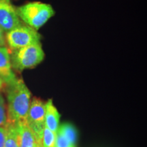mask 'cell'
Segmentation results:
<instances>
[{
  "mask_svg": "<svg viewBox=\"0 0 147 147\" xmlns=\"http://www.w3.org/2000/svg\"><path fill=\"white\" fill-rule=\"evenodd\" d=\"M0 78L7 85L17 80L10 60V52L5 47H0Z\"/></svg>",
  "mask_w": 147,
  "mask_h": 147,
  "instance_id": "52a82bcc",
  "label": "cell"
},
{
  "mask_svg": "<svg viewBox=\"0 0 147 147\" xmlns=\"http://www.w3.org/2000/svg\"><path fill=\"white\" fill-rule=\"evenodd\" d=\"M18 134L19 147H36L38 142L34 134L27 125L26 121L14 124Z\"/></svg>",
  "mask_w": 147,
  "mask_h": 147,
  "instance_id": "ba28073f",
  "label": "cell"
},
{
  "mask_svg": "<svg viewBox=\"0 0 147 147\" xmlns=\"http://www.w3.org/2000/svg\"><path fill=\"white\" fill-rule=\"evenodd\" d=\"M5 45H6V42L5 39L4 31L0 26V47H5Z\"/></svg>",
  "mask_w": 147,
  "mask_h": 147,
  "instance_id": "2e32d148",
  "label": "cell"
},
{
  "mask_svg": "<svg viewBox=\"0 0 147 147\" xmlns=\"http://www.w3.org/2000/svg\"><path fill=\"white\" fill-rule=\"evenodd\" d=\"M8 123L26 121L31 104V92L22 79L8 85Z\"/></svg>",
  "mask_w": 147,
  "mask_h": 147,
  "instance_id": "6da1fadb",
  "label": "cell"
},
{
  "mask_svg": "<svg viewBox=\"0 0 147 147\" xmlns=\"http://www.w3.org/2000/svg\"><path fill=\"white\" fill-rule=\"evenodd\" d=\"M6 138L3 147H19L18 134L15 125L12 123H7Z\"/></svg>",
  "mask_w": 147,
  "mask_h": 147,
  "instance_id": "8fae6325",
  "label": "cell"
},
{
  "mask_svg": "<svg viewBox=\"0 0 147 147\" xmlns=\"http://www.w3.org/2000/svg\"><path fill=\"white\" fill-rule=\"evenodd\" d=\"M45 52L40 43L12 50L10 60L12 69L23 71L36 67L45 59Z\"/></svg>",
  "mask_w": 147,
  "mask_h": 147,
  "instance_id": "3957f363",
  "label": "cell"
},
{
  "mask_svg": "<svg viewBox=\"0 0 147 147\" xmlns=\"http://www.w3.org/2000/svg\"><path fill=\"white\" fill-rule=\"evenodd\" d=\"M57 133L45 127L42 138V144L43 147H55L56 144Z\"/></svg>",
  "mask_w": 147,
  "mask_h": 147,
  "instance_id": "7c38bea8",
  "label": "cell"
},
{
  "mask_svg": "<svg viewBox=\"0 0 147 147\" xmlns=\"http://www.w3.org/2000/svg\"><path fill=\"white\" fill-rule=\"evenodd\" d=\"M23 23L10 0H0V26L3 30L7 32Z\"/></svg>",
  "mask_w": 147,
  "mask_h": 147,
  "instance_id": "8992f818",
  "label": "cell"
},
{
  "mask_svg": "<svg viewBox=\"0 0 147 147\" xmlns=\"http://www.w3.org/2000/svg\"><path fill=\"white\" fill-rule=\"evenodd\" d=\"M57 134L65 138L70 144L76 146L78 134H77L76 129L73 125L68 123L61 124L59 126Z\"/></svg>",
  "mask_w": 147,
  "mask_h": 147,
  "instance_id": "30bf717a",
  "label": "cell"
},
{
  "mask_svg": "<svg viewBox=\"0 0 147 147\" xmlns=\"http://www.w3.org/2000/svg\"><path fill=\"white\" fill-rule=\"evenodd\" d=\"M8 123L5 102L2 95L0 94V127H5Z\"/></svg>",
  "mask_w": 147,
  "mask_h": 147,
  "instance_id": "4fadbf2b",
  "label": "cell"
},
{
  "mask_svg": "<svg viewBox=\"0 0 147 147\" xmlns=\"http://www.w3.org/2000/svg\"><path fill=\"white\" fill-rule=\"evenodd\" d=\"M60 114L55 107L52 100H49L45 103V127L57 133L59 126Z\"/></svg>",
  "mask_w": 147,
  "mask_h": 147,
  "instance_id": "9c48e42d",
  "label": "cell"
},
{
  "mask_svg": "<svg viewBox=\"0 0 147 147\" xmlns=\"http://www.w3.org/2000/svg\"><path fill=\"white\" fill-rule=\"evenodd\" d=\"M16 13L24 24L38 31L55 14L51 5L40 1H33L16 8Z\"/></svg>",
  "mask_w": 147,
  "mask_h": 147,
  "instance_id": "7a4b0ae2",
  "label": "cell"
},
{
  "mask_svg": "<svg viewBox=\"0 0 147 147\" xmlns=\"http://www.w3.org/2000/svg\"><path fill=\"white\" fill-rule=\"evenodd\" d=\"M6 138V127H0V147H3Z\"/></svg>",
  "mask_w": 147,
  "mask_h": 147,
  "instance_id": "9a60e30c",
  "label": "cell"
},
{
  "mask_svg": "<svg viewBox=\"0 0 147 147\" xmlns=\"http://www.w3.org/2000/svg\"><path fill=\"white\" fill-rule=\"evenodd\" d=\"M36 147H43V146H42V143H38V144H37V145L36 146Z\"/></svg>",
  "mask_w": 147,
  "mask_h": 147,
  "instance_id": "ac0fdd59",
  "label": "cell"
},
{
  "mask_svg": "<svg viewBox=\"0 0 147 147\" xmlns=\"http://www.w3.org/2000/svg\"><path fill=\"white\" fill-rule=\"evenodd\" d=\"M55 147H76L71 144H70L65 138L57 134V137L56 144Z\"/></svg>",
  "mask_w": 147,
  "mask_h": 147,
  "instance_id": "5bb4252c",
  "label": "cell"
},
{
  "mask_svg": "<svg viewBox=\"0 0 147 147\" xmlns=\"http://www.w3.org/2000/svg\"><path fill=\"white\" fill-rule=\"evenodd\" d=\"M3 83H4V82H3V80H1V78H0V89H2V87H3Z\"/></svg>",
  "mask_w": 147,
  "mask_h": 147,
  "instance_id": "e0dca14e",
  "label": "cell"
},
{
  "mask_svg": "<svg viewBox=\"0 0 147 147\" xmlns=\"http://www.w3.org/2000/svg\"><path fill=\"white\" fill-rule=\"evenodd\" d=\"M5 42L11 50L40 43L41 35L32 27L21 24L19 26L5 32Z\"/></svg>",
  "mask_w": 147,
  "mask_h": 147,
  "instance_id": "277c9868",
  "label": "cell"
},
{
  "mask_svg": "<svg viewBox=\"0 0 147 147\" xmlns=\"http://www.w3.org/2000/svg\"><path fill=\"white\" fill-rule=\"evenodd\" d=\"M27 125L34 134L38 142L42 143L45 127V102L40 99H33L26 119Z\"/></svg>",
  "mask_w": 147,
  "mask_h": 147,
  "instance_id": "5b68a950",
  "label": "cell"
}]
</instances>
